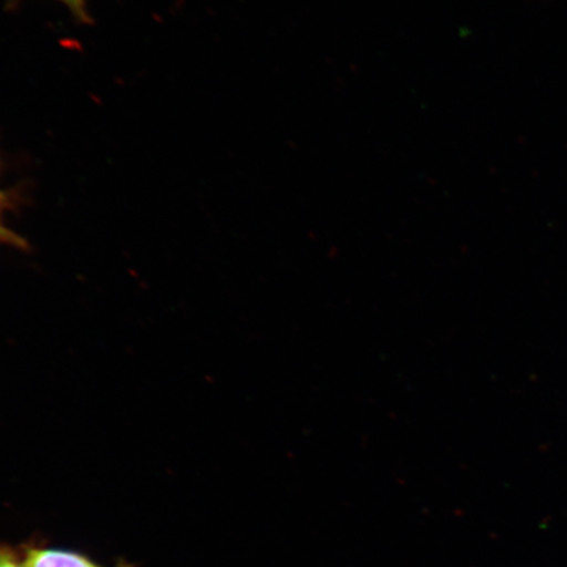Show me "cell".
I'll list each match as a JSON object with an SVG mask.
<instances>
[{
    "label": "cell",
    "mask_w": 567,
    "mask_h": 567,
    "mask_svg": "<svg viewBox=\"0 0 567 567\" xmlns=\"http://www.w3.org/2000/svg\"><path fill=\"white\" fill-rule=\"evenodd\" d=\"M27 567H97L89 558L59 549H32L25 559Z\"/></svg>",
    "instance_id": "cell-1"
},
{
    "label": "cell",
    "mask_w": 567,
    "mask_h": 567,
    "mask_svg": "<svg viewBox=\"0 0 567 567\" xmlns=\"http://www.w3.org/2000/svg\"><path fill=\"white\" fill-rule=\"evenodd\" d=\"M60 2L65 4L78 19L84 21L87 20V11L86 6H84V0H60Z\"/></svg>",
    "instance_id": "cell-2"
},
{
    "label": "cell",
    "mask_w": 567,
    "mask_h": 567,
    "mask_svg": "<svg viewBox=\"0 0 567 567\" xmlns=\"http://www.w3.org/2000/svg\"><path fill=\"white\" fill-rule=\"evenodd\" d=\"M0 567H27L25 561L21 559L9 549H0Z\"/></svg>",
    "instance_id": "cell-3"
},
{
    "label": "cell",
    "mask_w": 567,
    "mask_h": 567,
    "mask_svg": "<svg viewBox=\"0 0 567 567\" xmlns=\"http://www.w3.org/2000/svg\"><path fill=\"white\" fill-rule=\"evenodd\" d=\"M0 243H13L12 234L7 230L0 219Z\"/></svg>",
    "instance_id": "cell-4"
}]
</instances>
